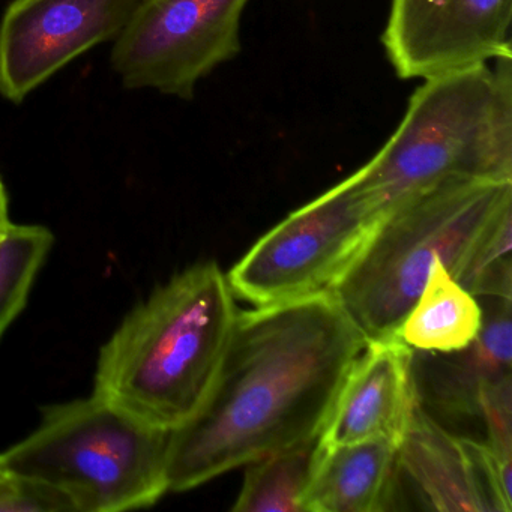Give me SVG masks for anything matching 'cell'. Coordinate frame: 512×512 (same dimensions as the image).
<instances>
[{
	"instance_id": "2",
	"label": "cell",
	"mask_w": 512,
	"mask_h": 512,
	"mask_svg": "<svg viewBox=\"0 0 512 512\" xmlns=\"http://www.w3.org/2000/svg\"><path fill=\"white\" fill-rule=\"evenodd\" d=\"M238 311L227 275L197 263L137 305L101 347L94 394L173 431L205 403Z\"/></svg>"
},
{
	"instance_id": "9",
	"label": "cell",
	"mask_w": 512,
	"mask_h": 512,
	"mask_svg": "<svg viewBox=\"0 0 512 512\" xmlns=\"http://www.w3.org/2000/svg\"><path fill=\"white\" fill-rule=\"evenodd\" d=\"M382 44L401 80L512 58V0H391Z\"/></svg>"
},
{
	"instance_id": "10",
	"label": "cell",
	"mask_w": 512,
	"mask_h": 512,
	"mask_svg": "<svg viewBox=\"0 0 512 512\" xmlns=\"http://www.w3.org/2000/svg\"><path fill=\"white\" fill-rule=\"evenodd\" d=\"M398 466L437 511L511 512V455L440 427L419 401Z\"/></svg>"
},
{
	"instance_id": "7",
	"label": "cell",
	"mask_w": 512,
	"mask_h": 512,
	"mask_svg": "<svg viewBox=\"0 0 512 512\" xmlns=\"http://www.w3.org/2000/svg\"><path fill=\"white\" fill-rule=\"evenodd\" d=\"M250 0H145L115 40L110 64L128 89L191 100L197 83L241 53Z\"/></svg>"
},
{
	"instance_id": "11",
	"label": "cell",
	"mask_w": 512,
	"mask_h": 512,
	"mask_svg": "<svg viewBox=\"0 0 512 512\" xmlns=\"http://www.w3.org/2000/svg\"><path fill=\"white\" fill-rule=\"evenodd\" d=\"M418 403L413 349L398 335L370 341L344 379L319 446L365 440L400 446Z\"/></svg>"
},
{
	"instance_id": "6",
	"label": "cell",
	"mask_w": 512,
	"mask_h": 512,
	"mask_svg": "<svg viewBox=\"0 0 512 512\" xmlns=\"http://www.w3.org/2000/svg\"><path fill=\"white\" fill-rule=\"evenodd\" d=\"M383 217L352 173L265 233L227 275L230 289L256 307L329 292Z\"/></svg>"
},
{
	"instance_id": "18",
	"label": "cell",
	"mask_w": 512,
	"mask_h": 512,
	"mask_svg": "<svg viewBox=\"0 0 512 512\" xmlns=\"http://www.w3.org/2000/svg\"><path fill=\"white\" fill-rule=\"evenodd\" d=\"M11 482H13V478L0 466V497L10 490Z\"/></svg>"
},
{
	"instance_id": "8",
	"label": "cell",
	"mask_w": 512,
	"mask_h": 512,
	"mask_svg": "<svg viewBox=\"0 0 512 512\" xmlns=\"http://www.w3.org/2000/svg\"><path fill=\"white\" fill-rule=\"evenodd\" d=\"M145 0H14L0 22V95L19 104L98 44L116 40Z\"/></svg>"
},
{
	"instance_id": "5",
	"label": "cell",
	"mask_w": 512,
	"mask_h": 512,
	"mask_svg": "<svg viewBox=\"0 0 512 512\" xmlns=\"http://www.w3.org/2000/svg\"><path fill=\"white\" fill-rule=\"evenodd\" d=\"M170 433L92 392L46 407L40 425L0 454V466L55 491L71 512L149 508L169 493Z\"/></svg>"
},
{
	"instance_id": "13",
	"label": "cell",
	"mask_w": 512,
	"mask_h": 512,
	"mask_svg": "<svg viewBox=\"0 0 512 512\" xmlns=\"http://www.w3.org/2000/svg\"><path fill=\"white\" fill-rule=\"evenodd\" d=\"M511 299H499L472 344L446 362L443 398L449 407L479 415L487 404L511 397Z\"/></svg>"
},
{
	"instance_id": "17",
	"label": "cell",
	"mask_w": 512,
	"mask_h": 512,
	"mask_svg": "<svg viewBox=\"0 0 512 512\" xmlns=\"http://www.w3.org/2000/svg\"><path fill=\"white\" fill-rule=\"evenodd\" d=\"M10 223V212H8V194L4 182L0 179V226Z\"/></svg>"
},
{
	"instance_id": "14",
	"label": "cell",
	"mask_w": 512,
	"mask_h": 512,
	"mask_svg": "<svg viewBox=\"0 0 512 512\" xmlns=\"http://www.w3.org/2000/svg\"><path fill=\"white\" fill-rule=\"evenodd\" d=\"M482 322L484 310L476 296L436 262L398 337L410 349L448 355L469 347L478 337Z\"/></svg>"
},
{
	"instance_id": "3",
	"label": "cell",
	"mask_w": 512,
	"mask_h": 512,
	"mask_svg": "<svg viewBox=\"0 0 512 512\" xmlns=\"http://www.w3.org/2000/svg\"><path fill=\"white\" fill-rule=\"evenodd\" d=\"M511 214L512 182H442L386 212L329 292L365 343L395 337L434 263L467 289L485 245Z\"/></svg>"
},
{
	"instance_id": "15",
	"label": "cell",
	"mask_w": 512,
	"mask_h": 512,
	"mask_svg": "<svg viewBox=\"0 0 512 512\" xmlns=\"http://www.w3.org/2000/svg\"><path fill=\"white\" fill-rule=\"evenodd\" d=\"M319 455V439L274 452L248 464L238 512H304L302 499Z\"/></svg>"
},
{
	"instance_id": "1",
	"label": "cell",
	"mask_w": 512,
	"mask_h": 512,
	"mask_svg": "<svg viewBox=\"0 0 512 512\" xmlns=\"http://www.w3.org/2000/svg\"><path fill=\"white\" fill-rule=\"evenodd\" d=\"M365 344L328 290L238 313L208 398L170 433V493L319 439Z\"/></svg>"
},
{
	"instance_id": "16",
	"label": "cell",
	"mask_w": 512,
	"mask_h": 512,
	"mask_svg": "<svg viewBox=\"0 0 512 512\" xmlns=\"http://www.w3.org/2000/svg\"><path fill=\"white\" fill-rule=\"evenodd\" d=\"M53 245L43 226H0V338L19 317Z\"/></svg>"
},
{
	"instance_id": "4",
	"label": "cell",
	"mask_w": 512,
	"mask_h": 512,
	"mask_svg": "<svg viewBox=\"0 0 512 512\" xmlns=\"http://www.w3.org/2000/svg\"><path fill=\"white\" fill-rule=\"evenodd\" d=\"M356 172L383 215L451 179L512 182V58L424 79L395 133Z\"/></svg>"
},
{
	"instance_id": "12",
	"label": "cell",
	"mask_w": 512,
	"mask_h": 512,
	"mask_svg": "<svg viewBox=\"0 0 512 512\" xmlns=\"http://www.w3.org/2000/svg\"><path fill=\"white\" fill-rule=\"evenodd\" d=\"M398 466V446L365 440L320 448L304 512H377L391 509Z\"/></svg>"
}]
</instances>
